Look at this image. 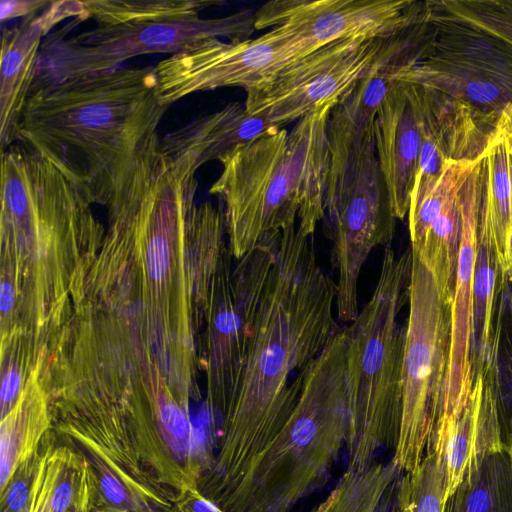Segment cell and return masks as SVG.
Returning <instances> with one entry per match:
<instances>
[{
	"instance_id": "836d02e7",
	"label": "cell",
	"mask_w": 512,
	"mask_h": 512,
	"mask_svg": "<svg viewBox=\"0 0 512 512\" xmlns=\"http://www.w3.org/2000/svg\"><path fill=\"white\" fill-rule=\"evenodd\" d=\"M14 303V289L9 284L4 282L0 289V307L2 312H9Z\"/></svg>"
},
{
	"instance_id": "4dcf8cb0",
	"label": "cell",
	"mask_w": 512,
	"mask_h": 512,
	"mask_svg": "<svg viewBox=\"0 0 512 512\" xmlns=\"http://www.w3.org/2000/svg\"><path fill=\"white\" fill-rule=\"evenodd\" d=\"M52 1L50 0H2L0 2V20L6 21L15 18H28L44 11Z\"/></svg>"
},
{
	"instance_id": "e575fe53",
	"label": "cell",
	"mask_w": 512,
	"mask_h": 512,
	"mask_svg": "<svg viewBox=\"0 0 512 512\" xmlns=\"http://www.w3.org/2000/svg\"><path fill=\"white\" fill-rule=\"evenodd\" d=\"M395 492V487H392L388 493L384 496L380 506L378 507L377 512H393V496Z\"/></svg>"
},
{
	"instance_id": "cb8c5ba5",
	"label": "cell",
	"mask_w": 512,
	"mask_h": 512,
	"mask_svg": "<svg viewBox=\"0 0 512 512\" xmlns=\"http://www.w3.org/2000/svg\"><path fill=\"white\" fill-rule=\"evenodd\" d=\"M400 473L392 459L357 469L348 467L326 498L310 512H377Z\"/></svg>"
},
{
	"instance_id": "5b68a950",
	"label": "cell",
	"mask_w": 512,
	"mask_h": 512,
	"mask_svg": "<svg viewBox=\"0 0 512 512\" xmlns=\"http://www.w3.org/2000/svg\"><path fill=\"white\" fill-rule=\"evenodd\" d=\"M87 20L95 26L69 36L74 18L42 43L34 86L111 70L133 57L190 50L212 39L247 40L255 12L241 10L220 18L200 12L215 1L86 0Z\"/></svg>"
},
{
	"instance_id": "1f68e13d",
	"label": "cell",
	"mask_w": 512,
	"mask_h": 512,
	"mask_svg": "<svg viewBox=\"0 0 512 512\" xmlns=\"http://www.w3.org/2000/svg\"><path fill=\"white\" fill-rule=\"evenodd\" d=\"M493 131L503 140L512 156V103L501 111L494 124Z\"/></svg>"
},
{
	"instance_id": "d4e9b609",
	"label": "cell",
	"mask_w": 512,
	"mask_h": 512,
	"mask_svg": "<svg viewBox=\"0 0 512 512\" xmlns=\"http://www.w3.org/2000/svg\"><path fill=\"white\" fill-rule=\"evenodd\" d=\"M50 420L42 404H18L1 421L0 488L16 468L40 447L49 433Z\"/></svg>"
},
{
	"instance_id": "ac0fdd59",
	"label": "cell",
	"mask_w": 512,
	"mask_h": 512,
	"mask_svg": "<svg viewBox=\"0 0 512 512\" xmlns=\"http://www.w3.org/2000/svg\"><path fill=\"white\" fill-rule=\"evenodd\" d=\"M212 316L213 401L223 416L235 396L247 345V302L244 283L235 271L233 280L225 263L216 281Z\"/></svg>"
},
{
	"instance_id": "8d00e7d4",
	"label": "cell",
	"mask_w": 512,
	"mask_h": 512,
	"mask_svg": "<svg viewBox=\"0 0 512 512\" xmlns=\"http://www.w3.org/2000/svg\"><path fill=\"white\" fill-rule=\"evenodd\" d=\"M169 512H185V511H183V510L179 509V508H178V507H176V506L174 505V503H173V506H172V508H171V510H170Z\"/></svg>"
},
{
	"instance_id": "8992f818",
	"label": "cell",
	"mask_w": 512,
	"mask_h": 512,
	"mask_svg": "<svg viewBox=\"0 0 512 512\" xmlns=\"http://www.w3.org/2000/svg\"><path fill=\"white\" fill-rule=\"evenodd\" d=\"M411 264L412 253L397 256L386 247L373 293L346 328L349 468L365 467L397 446L405 341L398 316Z\"/></svg>"
},
{
	"instance_id": "d6986e66",
	"label": "cell",
	"mask_w": 512,
	"mask_h": 512,
	"mask_svg": "<svg viewBox=\"0 0 512 512\" xmlns=\"http://www.w3.org/2000/svg\"><path fill=\"white\" fill-rule=\"evenodd\" d=\"M478 243L512 276V156L493 129L480 163Z\"/></svg>"
},
{
	"instance_id": "4316f807",
	"label": "cell",
	"mask_w": 512,
	"mask_h": 512,
	"mask_svg": "<svg viewBox=\"0 0 512 512\" xmlns=\"http://www.w3.org/2000/svg\"><path fill=\"white\" fill-rule=\"evenodd\" d=\"M482 155L473 160L452 161L445 165L432 189L408 210L409 233L412 249L422 241L425 233L446 204L460 194L467 179Z\"/></svg>"
},
{
	"instance_id": "603a6c76",
	"label": "cell",
	"mask_w": 512,
	"mask_h": 512,
	"mask_svg": "<svg viewBox=\"0 0 512 512\" xmlns=\"http://www.w3.org/2000/svg\"><path fill=\"white\" fill-rule=\"evenodd\" d=\"M82 451L88 459L94 478L90 512H169L171 510L175 501L148 489L96 454Z\"/></svg>"
},
{
	"instance_id": "44dd1931",
	"label": "cell",
	"mask_w": 512,
	"mask_h": 512,
	"mask_svg": "<svg viewBox=\"0 0 512 512\" xmlns=\"http://www.w3.org/2000/svg\"><path fill=\"white\" fill-rule=\"evenodd\" d=\"M277 128L250 115L244 104L232 102L213 113L199 116L161 138L172 154L191 157L197 169Z\"/></svg>"
},
{
	"instance_id": "f546056e",
	"label": "cell",
	"mask_w": 512,
	"mask_h": 512,
	"mask_svg": "<svg viewBox=\"0 0 512 512\" xmlns=\"http://www.w3.org/2000/svg\"><path fill=\"white\" fill-rule=\"evenodd\" d=\"M489 256L490 254L486 249L478 247L473 280L474 304L472 324L475 325L479 317L482 316L483 311L484 321L482 327V342L485 344L489 338L491 305L496 277L493 268L489 264Z\"/></svg>"
},
{
	"instance_id": "7402d4cb",
	"label": "cell",
	"mask_w": 512,
	"mask_h": 512,
	"mask_svg": "<svg viewBox=\"0 0 512 512\" xmlns=\"http://www.w3.org/2000/svg\"><path fill=\"white\" fill-rule=\"evenodd\" d=\"M445 512H512V469L506 451L467 473L447 499Z\"/></svg>"
},
{
	"instance_id": "2e32d148",
	"label": "cell",
	"mask_w": 512,
	"mask_h": 512,
	"mask_svg": "<svg viewBox=\"0 0 512 512\" xmlns=\"http://www.w3.org/2000/svg\"><path fill=\"white\" fill-rule=\"evenodd\" d=\"M424 92L423 141L409 208L432 189L447 163L480 157L492 131L482 129V117L469 105L427 87Z\"/></svg>"
},
{
	"instance_id": "3957f363",
	"label": "cell",
	"mask_w": 512,
	"mask_h": 512,
	"mask_svg": "<svg viewBox=\"0 0 512 512\" xmlns=\"http://www.w3.org/2000/svg\"><path fill=\"white\" fill-rule=\"evenodd\" d=\"M338 100L324 103L288 131L274 128L219 159L210 193L225 205L235 257L298 224L313 235L324 218L330 164L328 119Z\"/></svg>"
},
{
	"instance_id": "52a82bcc",
	"label": "cell",
	"mask_w": 512,
	"mask_h": 512,
	"mask_svg": "<svg viewBox=\"0 0 512 512\" xmlns=\"http://www.w3.org/2000/svg\"><path fill=\"white\" fill-rule=\"evenodd\" d=\"M330 164L324 203L325 231L337 274L336 316H358V282L370 252L389 245L395 232L388 188L378 160L374 129L361 136H328Z\"/></svg>"
},
{
	"instance_id": "484cf974",
	"label": "cell",
	"mask_w": 512,
	"mask_h": 512,
	"mask_svg": "<svg viewBox=\"0 0 512 512\" xmlns=\"http://www.w3.org/2000/svg\"><path fill=\"white\" fill-rule=\"evenodd\" d=\"M445 471L441 458L426 453L419 465L398 479L393 512H445Z\"/></svg>"
},
{
	"instance_id": "e0dca14e",
	"label": "cell",
	"mask_w": 512,
	"mask_h": 512,
	"mask_svg": "<svg viewBox=\"0 0 512 512\" xmlns=\"http://www.w3.org/2000/svg\"><path fill=\"white\" fill-rule=\"evenodd\" d=\"M93 494V473L84 452L58 431L47 433L28 512H90Z\"/></svg>"
},
{
	"instance_id": "30bf717a",
	"label": "cell",
	"mask_w": 512,
	"mask_h": 512,
	"mask_svg": "<svg viewBox=\"0 0 512 512\" xmlns=\"http://www.w3.org/2000/svg\"><path fill=\"white\" fill-rule=\"evenodd\" d=\"M425 6L433 37L420 58L396 65L392 78L459 100L494 127L512 103V46Z\"/></svg>"
},
{
	"instance_id": "9c48e42d",
	"label": "cell",
	"mask_w": 512,
	"mask_h": 512,
	"mask_svg": "<svg viewBox=\"0 0 512 512\" xmlns=\"http://www.w3.org/2000/svg\"><path fill=\"white\" fill-rule=\"evenodd\" d=\"M418 25L389 38L329 43L246 89L244 106L250 115L283 128L339 100L378 64L416 56L422 48L418 39L428 30L420 36L411 33Z\"/></svg>"
},
{
	"instance_id": "83f0119b",
	"label": "cell",
	"mask_w": 512,
	"mask_h": 512,
	"mask_svg": "<svg viewBox=\"0 0 512 512\" xmlns=\"http://www.w3.org/2000/svg\"><path fill=\"white\" fill-rule=\"evenodd\" d=\"M427 4L452 20L480 29L512 46V1H430Z\"/></svg>"
},
{
	"instance_id": "ffe728a7",
	"label": "cell",
	"mask_w": 512,
	"mask_h": 512,
	"mask_svg": "<svg viewBox=\"0 0 512 512\" xmlns=\"http://www.w3.org/2000/svg\"><path fill=\"white\" fill-rule=\"evenodd\" d=\"M505 451L496 400L478 376L463 412L437 455L444 466L447 499L467 473L488 457Z\"/></svg>"
},
{
	"instance_id": "d6a6232c",
	"label": "cell",
	"mask_w": 512,
	"mask_h": 512,
	"mask_svg": "<svg viewBox=\"0 0 512 512\" xmlns=\"http://www.w3.org/2000/svg\"><path fill=\"white\" fill-rule=\"evenodd\" d=\"M20 381V375L16 371H11L4 377L1 387V400L4 406H8V404H10L17 396L20 388Z\"/></svg>"
},
{
	"instance_id": "6da1fadb",
	"label": "cell",
	"mask_w": 512,
	"mask_h": 512,
	"mask_svg": "<svg viewBox=\"0 0 512 512\" xmlns=\"http://www.w3.org/2000/svg\"><path fill=\"white\" fill-rule=\"evenodd\" d=\"M312 236L293 224L280 232L275 255L260 245L237 266L247 302L246 352L217 454L198 482L217 506L281 430L300 398L305 368L341 330L336 283L321 268Z\"/></svg>"
},
{
	"instance_id": "8fae6325",
	"label": "cell",
	"mask_w": 512,
	"mask_h": 512,
	"mask_svg": "<svg viewBox=\"0 0 512 512\" xmlns=\"http://www.w3.org/2000/svg\"><path fill=\"white\" fill-rule=\"evenodd\" d=\"M310 53L305 40L284 23L254 39L208 40L154 66L158 94L170 106L196 92L223 87L246 90Z\"/></svg>"
},
{
	"instance_id": "9a60e30c",
	"label": "cell",
	"mask_w": 512,
	"mask_h": 512,
	"mask_svg": "<svg viewBox=\"0 0 512 512\" xmlns=\"http://www.w3.org/2000/svg\"><path fill=\"white\" fill-rule=\"evenodd\" d=\"M87 21L83 1L59 0L41 13L3 28L0 63V151L19 140L20 124L36 79L44 38L63 20Z\"/></svg>"
},
{
	"instance_id": "277c9868",
	"label": "cell",
	"mask_w": 512,
	"mask_h": 512,
	"mask_svg": "<svg viewBox=\"0 0 512 512\" xmlns=\"http://www.w3.org/2000/svg\"><path fill=\"white\" fill-rule=\"evenodd\" d=\"M347 333L305 368L300 398L272 442L218 504L224 512H290L320 489L346 445Z\"/></svg>"
},
{
	"instance_id": "ba28073f",
	"label": "cell",
	"mask_w": 512,
	"mask_h": 512,
	"mask_svg": "<svg viewBox=\"0 0 512 512\" xmlns=\"http://www.w3.org/2000/svg\"><path fill=\"white\" fill-rule=\"evenodd\" d=\"M408 294L401 420L391 458L404 473L415 469L424 458L441 415L450 339V317L445 311L450 306L445 304L434 274L414 253Z\"/></svg>"
},
{
	"instance_id": "f1b7e54d",
	"label": "cell",
	"mask_w": 512,
	"mask_h": 512,
	"mask_svg": "<svg viewBox=\"0 0 512 512\" xmlns=\"http://www.w3.org/2000/svg\"><path fill=\"white\" fill-rule=\"evenodd\" d=\"M39 449L24 460L0 488V512H28L37 473Z\"/></svg>"
},
{
	"instance_id": "4fadbf2b",
	"label": "cell",
	"mask_w": 512,
	"mask_h": 512,
	"mask_svg": "<svg viewBox=\"0 0 512 512\" xmlns=\"http://www.w3.org/2000/svg\"><path fill=\"white\" fill-rule=\"evenodd\" d=\"M481 162V161H480ZM480 162L462 193V224L453 299L450 305L448 364L441 415L432 435L445 434L463 412L473 389L470 340L473 322V280L478 255Z\"/></svg>"
},
{
	"instance_id": "7c38bea8",
	"label": "cell",
	"mask_w": 512,
	"mask_h": 512,
	"mask_svg": "<svg viewBox=\"0 0 512 512\" xmlns=\"http://www.w3.org/2000/svg\"><path fill=\"white\" fill-rule=\"evenodd\" d=\"M423 3L410 0L271 1L255 12V30L288 24L312 52L337 40L389 38L426 21Z\"/></svg>"
},
{
	"instance_id": "7a4b0ae2",
	"label": "cell",
	"mask_w": 512,
	"mask_h": 512,
	"mask_svg": "<svg viewBox=\"0 0 512 512\" xmlns=\"http://www.w3.org/2000/svg\"><path fill=\"white\" fill-rule=\"evenodd\" d=\"M169 105L154 66L117 67L33 87L19 140L110 204Z\"/></svg>"
},
{
	"instance_id": "d590c367",
	"label": "cell",
	"mask_w": 512,
	"mask_h": 512,
	"mask_svg": "<svg viewBox=\"0 0 512 512\" xmlns=\"http://www.w3.org/2000/svg\"><path fill=\"white\" fill-rule=\"evenodd\" d=\"M506 453L512 469V431L505 436Z\"/></svg>"
},
{
	"instance_id": "5bb4252c",
	"label": "cell",
	"mask_w": 512,
	"mask_h": 512,
	"mask_svg": "<svg viewBox=\"0 0 512 512\" xmlns=\"http://www.w3.org/2000/svg\"><path fill=\"white\" fill-rule=\"evenodd\" d=\"M424 87L395 80L374 123L375 147L396 219L408 214L423 141Z\"/></svg>"
}]
</instances>
